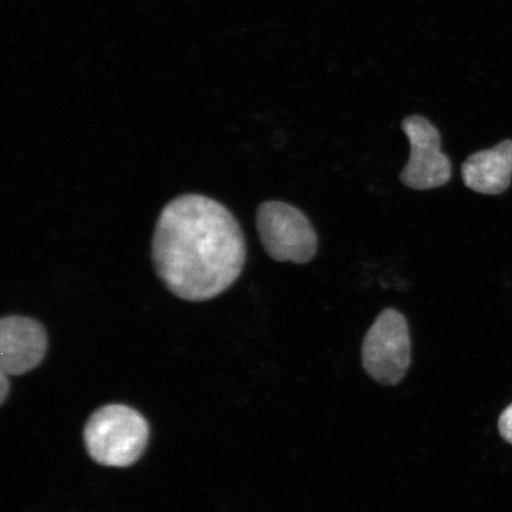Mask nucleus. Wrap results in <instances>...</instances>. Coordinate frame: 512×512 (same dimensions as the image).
<instances>
[{"mask_svg":"<svg viewBox=\"0 0 512 512\" xmlns=\"http://www.w3.org/2000/svg\"><path fill=\"white\" fill-rule=\"evenodd\" d=\"M246 256L239 222L213 198L176 197L158 217L153 265L165 287L179 299L196 303L219 297L239 279Z\"/></svg>","mask_w":512,"mask_h":512,"instance_id":"obj_1","label":"nucleus"},{"mask_svg":"<svg viewBox=\"0 0 512 512\" xmlns=\"http://www.w3.org/2000/svg\"><path fill=\"white\" fill-rule=\"evenodd\" d=\"M149 424L136 409L102 407L89 418L85 443L89 456L105 466L126 467L137 462L149 441Z\"/></svg>","mask_w":512,"mask_h":512,"instance_id":"obj_2","label":"nucleus"},{"mask_svg":"<svg viewBox=\"0 0 512 512\" xmlns=\"http://www.w3.org/2000/svg\"><path fill=\"white\" fill-rule=\"evenodd\" d=\"M262 246L275 261L306 264L316 255L318 239L309 219L290 204L262 203L256 213Z\"/></svg>","mask_w":512,"mask_h":512,"instance_id":"obj_3","label":"nucleus"},{"mask_svg":"<svg viewBox=\"0 0 512 512\" xmlns=\"http://www.w3.org/2000/svg\"><path fill=\"white\" fill-rule=\"evenodd\" d=\"M362 362L368 375L384 386H395L411 364V337L402 313L387 309L380 313L364 337Z\"/></svg>","mask_w":512,"mask_h":512,"instance_id":"obj_4","label":"nucleus"},{"mask_svg":"<svg viewBox=\"0 0 512 512\" xmlns=\"http://www.w3.org/2000/svg\"><path fill=\"white\" fill-rule=\"evenodd\" d=\"M411 144V155L401 172V181L414 190H430L450 182L452 164L441 151L440 133L430 120L412 115L402 121Z\"/></svg>","mask_w":512,"mask_h":512,"instance_id":"obj_5","label":"nucleus"},{"mask_svg":"<svg viewBox=\"0 0 512 512\" xmlns=\"http://www.w3.org/2000/svg\"><path fill=\"white\" fill-rule=\"evenodd\" d=\"M48 335L38 320L6 316L0 320V371L19 376L34 370L44 360Z\"/></svg>","mask_w":512,"mask_h":512,"instance_id":"obj_6","label":"nucleus"},{"mask_svg":"<svg viewBox=\"0 0 512 512\" xmlns=\"http://www.w3.org/2000/svg\"><path fill=\"white\" fill-rule=\"evenodd\" d=\"M462 175L466 187L479 194H502L511 183L512 140L473 153L463 164Z\"/></svg>","mask_w":512,"mask_h":512,"instance_id":"obj_7","label":"nucleus"},{"mask_svg":"<svg viewBox=\"0 0 512 512\" xmlns=\"http://www.w3.org/2000/svg\"><path fill=\"white\" fill-rule=\"evenodd\" d=\"M498 427L503 439L512 444V405L502 413L501 418H499Z\"/></svg>","mask_w":512,"mask_h":512,"instance_id":"obj_8","label":"nucleus"},{"mask_svg":"<svg viewBox=\"0 0 512 512\" xmlns=\"http://www.w3.org/2000/svg\"><path fill=\"white\" fill-rule=\"evenodd\" d=\"M10 393L9 375L0 371V402L3 403L8 399Z\"/></svg>","mask_w":512,"mask_h":512,"instance_id":"obj_9","label":"nucleus"}]
</instances>
